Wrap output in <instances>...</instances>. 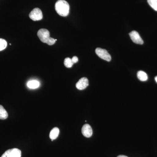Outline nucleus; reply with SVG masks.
I'll use <instances>...</instances> for the list:
<instances>
[{
    "mask_svg": "<svg viewBox=\"0 0 157 157\" xmlns=\"http://www.w3.org/2000/svg\"><path fill=\"white\" fill-rule=\"evenodd\" d=\"M149 6L155 11H157V0H147Z\"/></svg>",
    "mask_w": 157,
    "mask_h": 157,
    "instance_id": "14",
    "label": "nucleus"
},
{
    "mask_svg": "<svg viewBox=\"0 0 157 157\" xmlns=\"http://www.w3.org/2000/svg\"><path fill=\"white\" fill-rule=\"evenodd\" d=\"M21 152L20 150L14 148L6 151L1 157H21Z\"/></svg>",
    "mask_w": 157,
    "mask_h": 157,
    "instance_id": "5",
    "label": "nucleus"
},
{
    "mask_svg": "<svg viewBox=\"0 0 157 157\" xmlns=\"http://www.w3.org/2000/svg\"><path fill=\"white\" fill-rule=\"evenodd\" d=\"M59 134V130L58 128H54L50 132L49 137L52 140L56 139Z\"/></svg>",
    "mask_w": 157,
    "mask_h": 157,
    "instance_id": "9",
    "label": "nucleus"
},
{
    "mask_svg": "<svg viewBox=\"0 0 157 157\" xmlns=\"http://www.w3.org/2000/svg\"><path fill=\"white\" fill-rule=\"evenodd\" d=\"M137 78L141 81L147 80L148 77L146 73L142 71H139L137 73Z\"/></svg>",
    "mask_w": 157,
    "mask_h": 157,
    "instance_id": "11",
    "label": "nucleus"
},
{
    "mask_svg": "<svg viewBox=\"0 0 157 157\" xmlns=\"http://www.w3.org/2000/svg\"><path fill=\"white\" fill-rule=\"evenodd\" d=\"M7 42L6 40L0 39V51L4 50L7 47Z\"/></svg>",
    "mask_w": 157,
    "mask_h": 157,
    "instance_id": "15",
    "label": "nucleus"
},
{
    "mask_svg": "<svg viewBox=\"0 0 157 157\" xmlns=\"http://www.w3.org/2000/svg\"><path fill=\"white\" fill-rule=\"evenodd\" d=\"M40 85L39 81L36 80H31L28 82L27 86L32 89H35L38 88Z\"/></svg>",
    "mask_w": 157,
    "mask_h": 157,
    "instance_id": "10",
    "label": "nucleus"
},
{
    "mask_svg": "<svg viewBox=\"0 0 157 157\" xmlns=\"http://www.w3.org/2000/svg\"><path fill=\"white\" fill-rule=\"evenodd\" d=\"M55 10L59 15L66 17L70 12V6L65 0H58L55 4Z\"/></svg>",
    "mask_w": 157,
    "mask_h": 157,
    "instance_id": "1",
    "label": "nucleus"
},
{
    "mask_svg": "<svg viewBox=\"0 0 157 157\" xmlns=\"http://www.w3.org/2000/svg\"><path fill=\"white\" fill-rule=\"evenodd\" d=\"M64 64L65 67L67 68L72 67L73 65L74 64L72 61V59H70V58H67L65 59Z\"/></svg>",
    "mask_w": 157,
    "mask_h": 157,
    "instance_id": "13",
    "label": "nucleus"
},
{
    "mask_svg": "<svg viewBox=\"0 0 157 157\" xmlns=\"http://www.w3.org/2000/svg\"><path fill=\"white\" fill-rule=\"evenodd\" d=\"M29 16L30 18L34 21L41 20L43 17L42 11L39 8L34 9L30 13Z\"/></svg>",
    "mask_w": 157,
    "mask_h": 157,
    "instance_id": "4",
    "label": "nucleus"
},
{
    "mask_svg": "<svg viewBox=\"0 0 157 157\" xmlns=\"http://www.w3.org/2000/svg\"><path fill=\"white\" fill-rule=\"evenodd\" d=\"M8 117L7 111L2 105H0V119L6 120Z\"/></svg>",
    "mask_w": 157,
    "mask_h": 157,
    "instance_id": "12",
    "label": "nucleus"
},
{
    "mask_svg": "<svg viewBox=\"0 0 157 157\" xmlns=\"http://www.w3.org/2000/svg\"><path fill=\"white\" fill-rule=\"evenodd\" d=\"M82 135L86 137H91L93 135V130L91 127L88 124H84L82 128Z\"/></svg>",
    "mask_w": 157,
    "mask_h": 157,
    "instance_id": "8",
    "label": "nucleus"
},
{
    "mask_svg": "<svg viewBox=\"0 0 157 157\" xmlns=\"http://www.w3.org/2000/svg\"><path fill=\"white\" fill-rule=\"evenodd\" d=\"M89 81L86 77L82 78L76 83V87L78 90H83L88 86Z\"/></svg>",
    "mask_w": 157,
    "mask_h": 157,
    "instance_id": "7",
    "label": "nucleus"
},
{
    "mask_svg": "<svg viewBox=\"0 0 157 157\" xmlns=\"http://www.w3.org/2000/svg\"><path fill=\"white\" fill-rule=\"evenodd\" d=\"M129 36L131 37L132 41L134 43L137 44H140V45H142L143 44V40L141 39L139 33L136 31H132L129 33Z\"/></svg>",
    "mask_w": 157,
    "mask_h": 157,
    "instance_id": "6",
    "label": "nucleus"
},
{
    "mask_svg": "<svg viewBox=\"0 0 157 157\" xmlns=\"http://www.w3.org/2000/svg\"><path fill=\"white\" fill-rule=\"evenodd\" d=\"M117 157H128L126 156L123 155H119Z\"/></svg>",
    "mask_w": 157,
    "mask_h": 157,
    "instance_id": "17",
    "label": "nucleus"
},
{
    "mask_svg": "<svg viewBox=\"0 0 157 157\" xmlns=\"http://www.w3.org/2000/svg\"><path fill=\"white\" fill-rule=\"evenodd\" d=\"M155 81L157 82V76L155 77Z\"/></svg>",
    "mask_w": 157,
    "mask_h": 157,
    "instance_id": "18",
    "label": "nucleus"
},
{
    "mask_svg": "<svg viewBox=\"0 0 157 157\" xmlns=\"http://www.w3.org/2000/svg\"><path fill=\"white\" fill-rule=\"evenodd\" d=\"M72 61H73V63H76L78 61V58L76 56H73V58L72 59Z\"/></svg>",
    "mask_w": 157,
    "mask_h": 157,
    "instance_id": "16",
    "label": "nucleus"
},
{
    "mask_svg": "<svg viewBox=\"0 0 157 157\" xmlns=\"http://www.w3.org/2000/svg\"><path fill=\"white\" fill-rule=\"evenodd\" d=\"M96 53L99 57L103 59L104 60L109 62L111 59V56L110 54L108 53V52L105 49L103 48H98L95 50Z\"/></svg>",
    "mask_w": 157,
    "mask_h": 157,
    "instance_id": "3",
    "label": "nucleus"
},
{
    "mask_svg": "<svg viewBox=\"0 0 157 157\" xmlns=\"http://www.w3.org/2000/svg\"><path fill=\"white\" fill-rule=\"evenodd\" d=\"M37 36L41 42L45 43L49 45H53L55 43L56 39L50 37V33L46 29H40L37 33Z\"/></svg>",
    "mask_w": 157,
    "mask_h": 157,
    "instance_id": "2",
    "label": "nucleus"
}]
</instances>
